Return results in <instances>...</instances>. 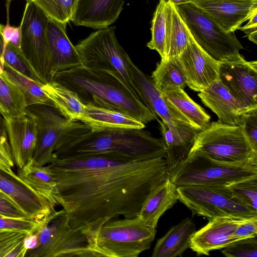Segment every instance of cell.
I'll list each match as a JSON object with an SVG mask.
<instances>
[{
  "label": "cell",
  "mask_w": 257,
  "mask_h": 257,
  "mask_svg": "<svg viewBox=\"0 0 257 257\" xmlns=\"http://www.w3.org/2000/svg\"><path fill=\"white\" fill-rule=\"evenodd\" d=\"M29 233L16 230H0V257H25V241Z\"/></svg>",
  "instance_id": "obj_37"
},
{
  "label": "cell",
  "mask_w": 257,
  "mask_h": 257,
  "mask_svg": "<svg viewBox=\"0 0 257 257\" xmlns=\"http://www.w3.org/2000/svg\"><path fill=\"white\" fill-rule=\"evenodd\" d=\"M233 198L257 213V177L226 186Z\"/></svg>",
  "instance_id": "obj_38"
},
{
  "label": "cell",
  "mask_w": 257,
  "mask_h": 257,
  "mask_svg": "<svg viewBox=\"0 0 257 257\" xmlns=\"http://www.w3.org/2000/svg\"><path fill=\"white\" fill-rule=\"evenodd\" d=\"M100 228H71L65 211L55 210L38 222L33 230L38 237V246L27 250L25 257H100L95 246Z\"/></svg>",
  "instance_id": "obj_4"
},
{
  "label": "cell",
  "mask_w": 257,
  "mask_h": 257,
  "mask_svg": "<svg viewBox=\"0 0 257 257\" xmlns=\"http://www.w3.org/2000/svg\"><path fill=\"white\" fill-rule=\"evenodd\" d=\"M162 93L199 131L205 129L210 124V116L194 102L184 89L174 87L168 89Z\"/></svg>",
  "instance_id": "obj_30"
},
{
  "label": "cell",
  "mask_w": 257,
  "mask_h": 257,
  "mask_svg": "<svg viewBox=\"0 0 257 257\" xmlns=\"http://www.w3.org/2000/svg\"><path fill=\"white\" fill-rule=\"evenodd\" d=\"M165 2H170L174 5L178 6L181 4L192 3L197 0H163Z\"/></svg>",
  "instance_id": "obj_48"
},
{
  "label": "cell",
  "mask_w": 257,
  "mask_h": 257,
  "mask_svg": "<svg viewBox=\"0 0 257 257\" xmlns=\"http://www.w3.org/2000/svg\"><path fill=\"white\" fill-rule=\"evenodd\" d=\"M5 1H6L7 2L10 3V2H11L13 0H5Z\"/></svg>",
  "instance_id": "obj_49"
},
{
  "label": "cell",
  "mask_w": 257,
  "mask_h": 257,
  "mask_svg": "<svg viewBox=\"0 0 257 257\" xmlns=\"http://www.w3.org/2000/svg\"><path fill=\"white\" fill-rule=\"evenodd\" d=\"M190 151H199L212 159L227 163L257 159V153L252 150L242 125L217 121L210 122L198 133Z\"/></svg>",
  "instance_id": "obj_9"
},
{
  "label": "cell",
  "mask_w": 257,
  "mask_h": 257,
  "mask_svg": "<svg viewBox=\"0 0 257 257\" xmlns=\"http://www.w3.org/2000/svg\"><path fill=\"white\" fill-rule=\"evenodd\" d=\"M5 76L15 84L23 93L27 106L43 104L53 106V103L43 90V83L34 81L1 61Z\"/></svg>",
  "instance_id": "obj_32"
},
{
  "label": "cell",
  "mask_w": 257,
  "mask_h": 257,
  "mask_svg": "<svg viewBox=\"0 0 257 257\" xmlns=\"http://www.w3.org/2000/svg\"><path fill=\"white\" fill-rule=\"evenodd\" d=\"M4 119L14 160L21 169L32 160L37 137L35 119L26 109L21 115Z\"/></svg>",
  "instance_id": "obj_18"
},
{
  "label": "cell",
  "mask_w": 257,
  "mask_h": 257,
  "mask_svg": "<svg viewBox=\"0 0 257 257\" xmlns=\"http://www.w3.org/2000/svg\"><path fill=\"white\" fill-rule=\"evenodd\" d=\"M257 12L253 14L248 20V22L238 29L243 31L249 41L257 44Z\"/></svg>",
  "instance_id": "obj_45"
},
{
  "label": "cell",
  "mask_w": 257,
  "mask_h": 257,
  "mask_svg": "<svg viewBox=\"0 0 257 257\" xmlns=\"http://www.w3.org/2000/svg\"><path fill=\"white\" fill-rule=\"evenodd\" d=\"M27 3L20 24V49L43 83L53 81L47 40L49 18L34 2Z\"/></svg>",
  "instance_id": "obj_11"
},
{
  "label": "cell",
  "mask_w": 257,
  "mask_h": 257,
  "mask_svg": "<svg viewBox=\"0 0 257 257\" xmlns=\"http://www.w3.org/2000/svg\"><path fill=\"white\" fill-rule=\"evenodd\" d=\"M0 190L12 199L30 219L39 221L55 210L11 168L1 165Z\"/></svg>",
  "instance_id": "obj_15"
},
{
  "label": "cell",
  "mask_w": 257,
  "mask_h": 257,
  "mask_svg": "<svg viewBox=\"0 0 257 257\" xmlns=\"http://www.w3.org/2000/svg\"><path fill=\"white\" fill-rule=\"evenodd\" d=\"M129 66L133 89L143 102L154 114L158 115L162 121L169 125L184 124L196 128L164 97L155 85L151 77L142 72L131 59Z\"/></svg>",
  "instance_id": "obj_14"
},
{
  "label": "cell",
  "mask_w": 257,
  "mask_h": 257,
  "mask_svg": "<svg viewBox=\"0 0 257 257\" xmlns=\"http://www.w3.org/2000/svg\"><path fill=\"white\" fill-rule=\"evenodd\" d=\"M196 231V225L191 219H183L158 240L152 257L182 256L190 247L191 238Z\"/></svg>",
  "instance_id": "obj_25"
},
{
  "label": "cell",
  "mask_w": 257,
  "mask_h": 257,
  "mask_svg": "<svg viewBox=\"0 0 257 257\" xmlns=\"http://www.w3.org/2000/svg\"><path fill=\"white\" fill-rule=\"evenodd\" d=\"M18 175L52 207L58 205L56 182L47 166H38L30 162L19 169Z\"/></svg>",
  "instance_id": "obj_28"
},
{
  "label": "cell",
  "mask_w": 257,
  "mask_h": 257,
  "mask_svg": "<svg viewBox=\"0 0 257 257\" xmlns=\"http://www.w3.org/2000/svg\"><path fill=\"white\" fill-rule=\"evenodd\" d=\"M42 88L63 116L72 121H80L85 105L73 91L55 81L43 84Z\"/></svg>",
  "instance_id": "obj_27"
},
{
  "label": "cell",
  "mask_w": 257,
  "mask_h": 257,
  "mask_svg": "<svg viewBox=\"0 0 257 257\" xmlns=\"http://www.w3.org/2000/svg\"><path fill=\"white\" fill-rule=\"evenodd\" d=\"M179 200L192 212L208 220L222 217L248 219L257 217L233 198L226 187L186 186L177 188Z\"/></svg>",
  "instance_id": "obj_12"
},
{
  "label": "cell",
  "mask_w": 257,
  "mask_h": 257,
  "mask_svg": "<svg viewBox=\"0 0 257 257\" xmlns=\"http://www.w3.org/2000/svg\"><path fill=\"white\" fill-rule=\"evenodd\" d=\"M104 154L134 161L166 157L162 138L153 137L143 129L106 128L90 130L56 149L54 158L65 159Z\"/></svg>",
  "instance_id": "obj_3"
},
{
  "label": "cell",
  "mask_w": 257,
  "mask_h": 257,
  "mask_svg": "<svg viewBox=\"0 0 257 257\" xmlns=\"http://www.w3.org/2000/svg\"><path fill=\"white\" fill-rule=\"evenodd\" d=\"M257 236V217L246 219L235 230L233 237L235 240Z\"/></svg>",
  "instance_id": "obj_43"
},
{
  "label": "cell",
  "mask_w": 257,
  "mask_h": 257,
  "mask_svg": "<svg viewBox=\"0 0 257 257\" xmlns=\"http://www.w3.org/2000/svg\"><path fill=\"white\" fill-rule=\"evenodd\" d=\"M190 32L176 7L173 4L171 32L168 49L163 60L178 57L188 45Z\"/></svg>",
  "instance_id": "obj_34"
},
{
  "label": "cell",
  "mask_w": 257,
  "mask_h": 257,
  "mask_svg": "<svg viewBox=\"0 0 257 257\" xmlns=\"http://www.w3.org/2000/svg\"><path fill=\"white\" fill-rule=\"evenodd\" d=\"M38 221L32 219H17L0 215V230H16L30 233Z\"/></svg>",
  "instance_id": "obj_40"
},
{
  "label": "cell",
  "mask_w": 257,
  "mask_h": 257,
  "mask_svg": "<svg viewBox=\"0 0 257 257\" xmlns=\"http://www.w3.org/2000/svg\"><path fill=\"white\" fill-rule=\"evenodd\" d=\"M0 30L2 37L6 43L20 48L21 31L20 26H12L8 21L5 26L0 24Z\"/></svg>",
  "instance_id": "obj_44"
},
{
  "label": "cell",
  "mask_w": 257,
  "mask_h": 257,
  "mask_svg": "<svg viewBox=\"0 0 257 257\" xmlns=\"http://www.w3.org/2000/svg\"><path fill=\"white\" fill-rule=\"evenodd\" d=\"M256 177L257 159L243 162H223L197 151H190L168 173V177L177 188L193 185L226 187Z\"/></svg>",
  "instance_id": "obj_5"
},
{
  "label": "cell",
  "mask_w": 257,
  "mask_h": 257,
  "mask_svg": "<svg viewBox=\"0 0 257 257\" xmlns=\"http://www.w3.org/2000/svg\"><path fill=\"white\" fill-rule=\"evenodd\" d=\"M219 80L245 107L257 109V61L240 58L220 62Z\"/></svg>",
  "instance_id": "obj_13"
},
{
  "label": "cell",
  "mask_w": 257,
  "mask_h": 257,
  "mask_svg": "<svg viewBox=\"0 0 257 257\" xmlns=\"http://www.w3.org/2000/svg\"><path fill=\"white\" fill-rule=\"evenodd\" d=\"M25 96L19 88L0 72V114L4 118L21 115L26 112Z\"/></svg>",
  "instance_id": "obj_33"
},
{
  "label": "cell",
  "mask_w": 257,
  "mask_h": 257,
  "mask_svg": "<svg viewBox=\"0 0 257 257\" xmlns=\"http://www.w3.org/2000/svg\"><path fill=\"white\" fill-rule=\"evenodd\" d=\"M158 121L166 148V161L169 172L188 155L200 131L189 125H172Z\"/></svg>",
  "instance_id": "obj_23"
},
{
  "label": "cell",
  "mask_w": 257,
  "mask_h": 257,
  "mask_svg": "<svg viewBox=\"0 0 257 257\" xmlns=\"http://www.w3.org/2000/svg\"><path fill=\"white\" fill-rule=\"evenodd\" d=\"M26 110L37 124V141L31 162L36 165L48 164L59 147L91 130L81 121L66 118L51 105L33 104L27 106Z\"/></svg>",
  "instance_id": "obj_6"
},
{
  "label": "cell",
  "mask_w": 257,
  "mask_h": 257,
  "mask_svg": "<svg viewBox=\"0 0 257 257\" xmlns=\"http://www.w3.org/2000/svg\"><path fill=\"white\" fill-rule=\"evenodd\" d=\"M222 249L227 257H256L257 236L235 240Z\"/></svg>",
  "instance_id": "obj_39"
},
{
  "label": "cell",
  "mask_w": 257,
  "mask_h": 257,
  "mask_svg": "<svg viewBox=\"0 0 257 257\" xmlns=\"http://www.w3.org/2000/svg\"><path fill=\"white\" fill-rule=\"evenodd\" d=\"M176 7L194 41L212 58L220 62L242 56L239 52L243 47L234 32L226 33L192 3Z\"/></svg>",
  "instance_id": "obj_8"
},
{
  "label": "cell",
  "mask_w": 257,
  "mask_h": 257,
  "mask_svg": "<svg viewBox=\"0 0 257 257\" xmlns=\"http://www.w3.org/2000/svg\"><path fill=\"white\" fill-rule=\"evenodd\" d=\"M179 200L176 186L167 178L159 185L144 202L139 216L148 225L156 228L161 216Z\"/></svg>",
  "instance_id": "obj_24"
},
{
  "label": "cell",
  "mask_w": 257,
  "mask_h": 257,
  "mask_svg": "<svg viewBox=\"0 0 257 257\" xmlns=\"http://www.w3.org/2000/svg\"><path fill=\"white\" fill-rule=\"evenodd\" d=\"M66 25L49 19L47 28L50 64L55 73L82 65L80 56L67 37Z\"/></svg>",
  "instance_id": "obj_22"
},
{
  "label": "cell",
  "mask_w": 257,
  "mask_h": 257,
  "mask_svg": "<svg viewBox=\"0 0 257 257\" xmlns=\"http://www.w3.org/2000/svg\"><path fill=\"white\" fill-rule=\"evenodd\" d=\"M178 58L186 77L187 85L192 90L201 92L219 80L220 62L206 53L191 35Z\"/></svg>",
  "instance_id": "obj_16"
},
{
  "label": "cell",
  "mask_w": 257,
  "mask_h": 257,
  "mask_svg": "<svg viewBox=\"0 0 257 257\" xmlns=\"http://www.w3.org/2000/svg\"><path fill=\"white\" fill-rule=\"evenodd\" d=\"M198 95L202 102L216 114L217 121L222 123L242 125L247 113L253 110L245 107L219 80L199 92Z\"/></svg>",
  "instance_id": "obj_20"
},
{
  "label": "cell",
  "mask_w": 257,
  "mask_h": 257,
  "mask_svg": "<svg viewBox=\"0 0 257 257\" xmlns=\"http://www.w3.org/2000/svg\"><path fill=\"white\" fill-rule=\"evenodd\" d=\"M14 161L11 148L7 147L0 141V165L12 168L14 165Z\"/></svg>",
  "instance_id": "obj_46"
},
{
  "label": "cell",
  "mask_w": 257,
  "mask_h": 257,
  "mask_svg": "<svg viewBox=\"0 0 257 257\" xmlns=\"http://www.w3.org/2000/svg\"><path fill=\"white\" fill-rule=\"evenodd\" d=\"M0 61L5 62L16 70L31 79L43 83L26 59L21 49L5 42L1 30Z\"/></svg>",
  "instance_id": "obj_35"
},
{
  "label": "cell",
  "mask_w": 257,
  "mask_h": 257,
  "mask_svg": "<svg viewBox=\"0 0 257 257\" xmlns=\"http://www.w3.org/2000/svg\"><path fill=\"white\" fill-rule=\"evenodd\" d=\"M75 48L82 65L116 72L133 89L129 66L131 59L117 41L114 27L98 29Z\"/></svg>",
  "instance_id": "obj_10"
},
{
  "label": "cell",
  "mask_w": 257,
  "mask_h": 257,
  "mask_svg": "<svg viewBox=\"0 0 257 257\" xmlns=\"http://www.w3.org/2000/svg\"><path fill=\"white\" fill-rule=\"evenodd\" d=\"M0 141L7 147L11 148L8 142V137L5 125V119L0 114Z\"/></svg>",
  "instance_id": "obj_47"
},
{
  "label": "cell",
  "mask_w": 257,
  "mask_h": 257,
  "mask_svg": "<svg viewBox=\"0 0 257 257\" xmlns=\"http://www.w3.org/2000/svg\"><path fill=\"white\" fill-rule=\"evenodd\" d=\"M246 219L222 217L209 220L208 223L192 235L190 248L199 255H209L210 251L220 249L235 241L233 234Z\"/></svg>",
  "instance_id": "obj_19"
},
{
  "label": "cell",
  "mask_w": 257,
  "mask_h": 257,
  "mask_svg": "<svg viewBox=\"0 0 257 257\" xmlns=\"http://www.w3.org/2000/svg\"><path fill=\"white\" fill-rule=\"evenodd\" d=\"M47 166L56 182L58 205L73 229L101 228L120 216L138 217L169 173L164 158L134 161L104 154L52 157Z\"/></svg>",
  "instance_id": "obj_1"
},
{
  "label": "cell",
  "mask_w": 257,
  "mask_h": 257,
  "mask_svg": "<svg viewBox=\"0 0 257 257\" xmlns=\"http://www.w3.org/2000/svg\"><path fill=\"white\" fill-rule=\"evenodd\" d=\"M151 77L162 93L174 87L184 89L187 85L186 77L178 57L168 60H161L157 64Z\"/></svg>",
  "instance_id": "obj_31"
},
{
  "label": "cell",
  "mask_w": 257,
  "mask_h": 257,
  "mask_svg": "<svg viewBox=\"0 0 257 257\" xmlns=\"http://www.w3.org/2000/svg\"><path fill=\"white\" fill-rule=\"evenodd\" d=\"M0 215L12 218L30 219L12 199L1 190Z\"/></svg>",
  "instance_id": "obj_41"
},
{
  "label": "cell",
  "mask_w": 257,
  "mask_h": 257,
  "mask_svg": "<svg viewBox=\"0 0 257 257\" xmlns=\"http://www.w3.org/2000/svg\"><path fill=\"white\" fill-rule=\"evenodd\" d=\"M242 126L252 150L257 153V109L247 113Z\"/></svg>",
  "instance_id": "obj_42"
},
{
  "label": "cell",
  "mask_w": 257,
  "mask_h": 257,
  "mask_svg": "<svg viewBox=\"0 0 257 257\" xmlns=\"http://www.w3.org/2000/svg\"><path fill=\"white\" fill-rule=\"evenodd\" d=\"M156 231V228L146 224L139 216L111 219L98 230L96 248L101 256L138 257L150 248Z\"/></svg>",
  "instance_id": "obj_7"
},
{
  "label": "cell",
  "mask_w": 257,
  "mask_h": 257,
  "mask_svg": "<svg viewBox=\"0 0 257 257\" xmlns=\"http://www.w3.org/2000/svg\"><path fill=\"white\" fill-rule=\"evenodd\" d=\"M192 3L226 33L234 32L257 12V0H197Z\"/></svg>",
  "instance_id": "obj_17"
},
{
  "label": "cell",
  "mask_w": 257,
  "mask_h": 257,
  "mask_svg": "<svg viewBox=\"0 0 257 257\" xmlns=\"http://www.w3.org/2000/svg\"><path fill=\"white\" fill-rule=\"evenodd\" d=\"M36 4L51 20L67 24L74 15L77 0H25Z\"/></svg>",
  "instance_id": "obj_36"
},
{
  "label": "cell",
  "mask_w": 257,
  "mask_h": 257,
  "mask_svg": "<svg viewBox=\"0 0 257 257\" xmlns=\"http://www.w3.org/2000/svg\"><path fill=\"white\" fill-rule=\"evenodd\" d=\"M173 3L159 0L152 21L151 40L147 46L157 51L161 59L168 49L171 32Z\"/></svg>",
  "instance_id": "obj_29"
},
{
  "label": "cell",
  "mask_w": 257,
  "mask_h": 257,
  "mask_svg": "<svg viewBox=\"0 0 257 257\" xmlns=\"http://www.w3.org/2000/svg\"><path fill=\"white\" fill-rule=\"evenodd\" d=\"M53 81L73 91L84 105L118 111L145 124L159 120L116 72L82 65L55 73Z\"/></svg>",
  "instance_id": "obj_2"
},
{
  "label": "cell",
  "mask_w": 257,
  "mask_h": 257,
  "mask_svg": "<svg viewBox=\"0 0 257 257\" xmlns=\"http://www.w3.org/2000/svg\"><path fill=\"white\" fill-rule=\"evenodd\" d=\"M124 0H77L71 21L95 29L108 27L118 18Z\"/></svg>",
  "instance_id": "obj_21"
},
{
  "label": "cell",
  "mask_w": 257,
  "mask_h": 257,
  "mask_svg": "<svg viewBox=\"0 0 257 257\" xmlns=\"http://www.w3.org/2000/svg\"><path fill=\"white\" fill-rule=\"evenodd\" d=\"M80 121L91 130L106 128L143 129L145 124L121 112L104 108L85 105Z\"/></svg>",
  "instance_id": "obj_26"
}]
</instances>
